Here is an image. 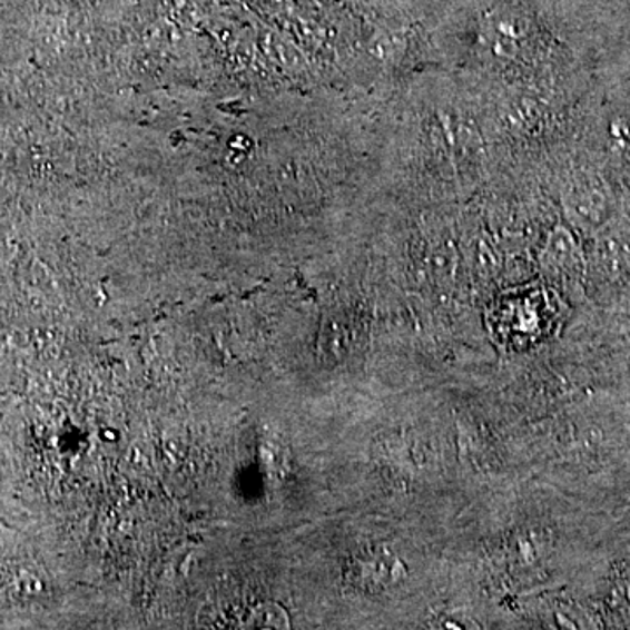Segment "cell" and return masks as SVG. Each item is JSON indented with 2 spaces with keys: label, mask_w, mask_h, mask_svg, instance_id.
<instances>
[{
  "label": "cell",
  "mask_w": 630,
  "mask_h": 630,
  "mask_svg": "<svg viewBox=\"0 0 630 630\" xmlns=\"http://www.w3.org/2000/svg\"><path fill=\"white\" fill-rule=\"evenodd\" d=\"M439 627H442V629H473L475 626L464 618L445 617Z\"/></svg>",
  "instance_id": "6"
},
{
  "label": "cell",
  "mask_w": 630,
  "mask_h": 630,
  "mask_svg": "<svg viewBox=\"0 0 630 630\" xmlns=\"http://www.w3.org/2000/svg\"><path fill=\"white\" fill-rule=\"evenodd\" d=\"M242 623L246 629H289V617L283 606L262 602L247 610Z\"/></svg>",
  "instance_id": "5"
},
{
  "label": "cell",
  "mask_w": 630,
  "mask_h": 630,
  "mask_svg": "<svg viewBox=\"0 0 630 630\" xmlns=\"http://www.w3.org/2000/svg\"><path fill=\"white\" fill-rule=\"evenodd\" d=\"M492 336L508 348L532 347L552 328V307L543 289L513 291L495 299L489 311Z\"/></svg>",
  "instance_id": "1"
},
{
  "label": "cell",
  "mask_w": 630,
  "mask_h": 630,
  "mask_svg": "<svg viewBox=\"0 0 630 630\" xmlns=\"http://www.w3.org/2000/svg\"><path fill=\"white\" fill-rule=\"evenodd\" d=\"M348 580L365 592H391L406 580V568L391 550H368L354 557L348 564Z\"/></svg>",
  "instance_id": "2"
},
{
  "label": "cell",
  "mask_w": 630,
  "mask_h": 630,
  "mask_svg": "<svg viewBox=\"0 0 630 630\" xmlns=\"http://www.w3.org/2000/svg\"><path fill=\"white\" fill-rule=\"evenodd\" d=\"M549 553V532L537 528L522 529L508 541V568L519 580H532L547 564Z\"/></svg>",
  "instance_id": "3"
},
{
  "label": "cell",
  "mask_w": 630,
  "mask_h": 630,
  "mask_svg": "<svg viewBox=\"0 0 630 630\" xmlns=\"http://www.w3.org/2000/svg\"><path fill=\"white\" fill-rule=\"evenodd\" d=\"M529 26L524 17L513 11H494L485 26L489 50L498 58H516L528 38Z\"/></svg>",
  "instance_id": "4"
}]
</instances>
